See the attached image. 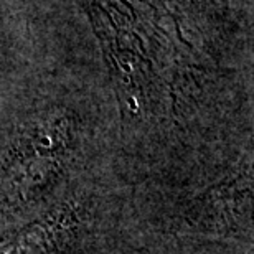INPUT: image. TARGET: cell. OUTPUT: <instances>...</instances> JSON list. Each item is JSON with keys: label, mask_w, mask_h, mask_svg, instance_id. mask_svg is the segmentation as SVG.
Here are the masks:
<instances>
[{"label": "cell", "mask_w": 254, "mask_h": 254, "mask_svg": "<svg viewBox=\"0 0 254 254\" xmlns=\"http://www.w3.org/2000/svg\"><path fill=\"white\" fill-rule=\"evenodd\" d=\"M66 154L64 121L20 137L0 159V210H17L37 200L60 175Z\"/></svg>", "instance_id": "1"}, {"label": "cell", "mask_w": 254, "mask_h": 254, "mask_svg": "<svg viewBox=\"0 0 254 254\" xmlns=\"http://www.w3.org/2000/svg\"><path fill=\"white\" fill-rule=\"evenodd\" d=\"M253 172L241 167L193 200L185 221L196 231L211 235H236L251 225Z\"/></svg>", "instance_id": "2"}, {"label": "cell", "mask_w": 254, "mask_h": 254, "mask_svg": "<svg viewBox=\"0 0 254 254\" xmlns=\"http://www.w3.org/2000/svg\"><path fill=\"white\" fill-rule=\"evenodd\" d=\"M83 208L76 201L55 205L37 220L0 238V254H58L76 236Z\"/></svg>", "instance_id": "3"}]
</instances>
